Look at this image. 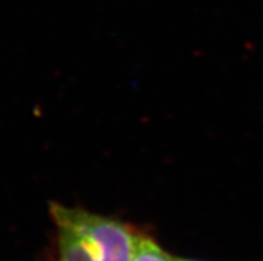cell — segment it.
<instances>
[{
  "label": "cell",
  "mask_w": 263,
  "mask_h": 261,
  "mask_svg": "<svg viewBox=\"0 0 263 261\" xmlns=\"http://www.w3.org/2000/svg\"><path fill=\"white\" fill-rule=\"evenodd\" d=\"M52 261H135L144 232L80 207L51 203Z\"/></svg>",
  "instance_id": "6da1fadb"
},
{
  "label": "cell",
  "mask_w": 263,
  "mask_h": 261,
  "mask_svg": "<svg viewBox=\"0 0 263 261\" xmlns=\"http://www.w3.org/2000/svg\"><path fill=\"white\" fill-rule=\"evenodd\" d=\"M135 261H175V257L160 247L153 236L144 233Z\"/></svg>",
  "instance_id": "7a4b0ae2"
},
{
  "label": "cell",
  "mask_w": 263,
  "mask_h": 261,
  "mask_svg": "<svg viewBox=\"0 0 263 261\" xmlns=\"http://www.w3.org/2000/svg\"><path fill=\"white\" fill-rule=\"evenodd\" d=\"M175 261H197V260H187V258H178V257H175Z\"/></svg>",
  "instance_id": "3957f363"
}]
</instances>
